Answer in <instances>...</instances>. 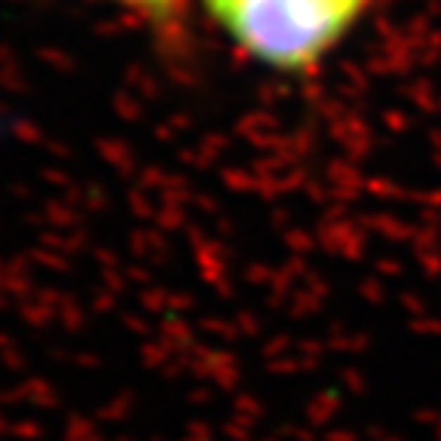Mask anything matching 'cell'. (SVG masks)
<instances>
[{
	"instance_id": "1",
	"label": "cell",
	"mask_w": 441,
	"mask_h": 441,
	"mask_svg": "<svg viewBox=\"0 0 441 441\" xmlns=\"http://www.w3.org/2000/svg\"><path fill=\"white\" fill-rule=\"evenodd\" d=\"M245 55L276 71H307L353 28L368 0H202Z\"/></svg>"
},
{
	"instance_id": "2",
	"label": "cell",
	"mask_w": 441,
	"mask_h": 441,
	"mask_svg": "<svg viewBox=\"0 0 441 441\" xmlns=\"http://www.w3.org/2000/svg\"><path fill=\"white\" fill-rule=\"evenodd\" d=\"M123 4H132V6L147 10V13H163V10H169V6L175 4V0H123Z\"/></svg>"
}]
</instances>
